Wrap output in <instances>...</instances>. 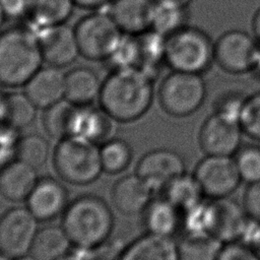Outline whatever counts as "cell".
Segmentation results:
<instances>
[{"instance_id":"6da1fadb","label":"cell","mask_w":260,"mask_h":260,"mask_svg":"<svg viewBox=\"0 0 260 260\" xmlns=\"http://www.w3.org/2000/svg\"><path fill=\"white\" fill-rule=\"evenodd\" d=\"M153 78L140 67L113 69L102 83L99 102L113 120L132 122L141 118L153 100Z\"/></svg>"},{"instance_id":"7a4b0ae2","label":"cell","mask_w":260,"mask_h":260,"mask_svg":"<svg viewBox=\"0 0 260 260\" xmlns=\"http://www.w3.org/2000/svg\"><path fill=\"white\" fill-rule=\"evenodd\" d=\"M38 34L24 26H11L0 31V84L19 87L42 67Z\"/></svg>"},{"instance_id":"3957f363","label":"cell","mask_w":260,"mask_h":260,"mask_svg":"<svg viewBox=\"0 0 260 260\" xmlns=\"http://www.w3.org/2000/svg\"><path fill=\"white\" fill-rule=\"evenodd\" d=\"M61 225L72 245L92 249L105 243L110 237L114 226V215L102 198L83 195L67 205Z\"/></svg>"},{"instance_id":"277c9868","label":"cell","mask_w":260,"mask_h":260,"mask_svg":"<svg viewBox=\"0 0 260 260\" xmlns=\"http://www.w3.org/2000/svg\"><path fill=\"white\" fill-rule=\"evenodd\" d=\"M214 62V43L202 29L184 25L166 37L165 64L171 70L203 74Z\"/></svg>"},{"instance_id":"5b68a950","label":"cell","mask_w":260,"mask_h":260,"mask_svg":"<svg viewBox=\"0 0 260 260\" xmlns=\"http://www.w3.org/2000/svg\"><path fill=\"white\" fill-rule=\"evenodd\" d=\"M53 162L60 178L73 185L90 184L104 171L98 143L79 136L60 139Z\"/></svg>"},{"instance_id":"8992f818","label":"cell","mask_w":260,"mask_h":260,"mask_svg":"<svg viewBox=\"0 0 260 260\" xmlns=\"http://www.w3.org/2000/svg\"><path fill=\"white\" fill-rule=\"evenodd\" d=\"M80 56L90 61H107L124 34L109 12H91L74 26Z\"/></svg>"},{"instance_id":"52a82bcc","label":"cell","mask_w":260,"mask_h":260,"mask_svg":"<svg viewBox=\"0 0 260 260\" xmlns=\"http://www.w3.org/2000/svg\"><path fill=\"white\" fill-rule=\"evenodd\" d=\"M206 98L202 74L172 70L164 77L158 88L162 110L173 117H187L195 113Z\"/></svg>"},{"instance_id":"ba28073f","label":"cell","mask_w":260,"mask_h":260,"mask_svg":"<svg viewBox=\"0 0 260 260\" xmlns=\"http://www.w3.org/2000/svg\"><path fill=\"white\" fill-rule=\"evenodd\" d=\"M38 231V219L27 207L6 210L0 216V253L21 259L29 253Z\"/></svg>"},{"instance_id":"9c48e42d","label":"cell","mask_w":260,"mask_h":260,"mask_svg":"<svg viewBox=\"0 0 260 260\" xmlns=\"http://www.w3.org/2000/svg\"><path fill=\"white\" fill-rule=\"evenodd\" d=\"M193 175L208 199L229 197L242 182L234 156L206 155L197 164Z\"/></svg>"},{"instance_id":"30bf717a","label":"cell","mask_w":260,"mask_h":260,"mask_svg":"<svg viewBox=\"0 0 260 260\" xmlns=\"http://www.w3.org/2000/svg\"><path fill=\"white\" fill-rule=\"evenodd\" d=\"M251 221L243 204L229 197L207 201V233L222 244L242 241Z\"/></svg>"},{"instance_id":"8fae6325","label":"cell","mask_w":260,"mask_h":260,"mask_svg":"<svg viewBox=\"0 0 260 260\" xmlns=\"http://www.w3.org/2000/svg\"><path fill=\"white\" fill-rule=\"evenodd\" d=\"M257 46L254 36L241 29L228 30L214 42V62L232 74L251 72Z\"/></svg>"},{"instance_id":"7c38bea8","label":"cell","mask_w":260,"mask_h":260,"mask_svg":"<svg viewBox=\"0 0 260 260\" xmlns=\"http://www.w3.org/2000/svg\"><path fill=\"white\" fill-rule=\"evenodd\" d=\"M243 133L239 120L213 113L202 124L198 141L206 155L234 156L242 146Z\"/></svg>"},{"instance_id":"4fadbf2b","label":"cell","mask_w":260,"mask_h":260,"mask_svg":"<svg viewBox=\"0 0 260 260\" xmlns=\"http://www.w3.org/2000/svg\"><path fill=\"white\" fill-rule=\"evenodd\" d=\"M185 173L183 156L169 148H156L146 152L136 167V174L153 191H162L173 180Z\"/></svg>"},{"instance_id":"5bb4252c","label":"cell","mask_w":260,"mask_h":260,"mask_svg":"<svg viewBox=\"0 0 260 260\" xmlns=\"http://www.w3.org/2000/svg\"><path fill=\"white\" fill-rule=\"evenodd\" d=\"M37 34L44 62L50 66L66 67L80 55L74 27L66 23L43 28Z\"/></svg>"},{"instance_id":"9a60e30c","label":"cell","mask_w":260,"mask_h":260,"mask_svg":"<svg viewBox=\"0 0 260 260\" xmlns=\"http://www.w3.org/2000/svg\"><path fill=\"white\" fill-rule=\"evenodd\" d=\"M68 205L65 187L52 178L38 181L26 198V207L38 220H50L64 212Z\"/></svg>"},{"instance_id":"2e32d148","label":"cell","mask_w":260,"mask_h":260,"mask_svg":"<svg viewBox=\"0 0 260 260\" xmlns=\"http://www.w3.org/2000/svg\"><path fill=\"white\" fill-rule=\"evenodd\" d=\"M154 0H113L109 13L124 35L139 36L151 28Z\"/></svg>"},{"instance_id":"e0dca14e","label":"cell","mask_w":260,"mask_h":260,"mask_svg":"<svg viewBox=\"0 0 260 260\" xmlns=\"http://www.w3.org/2000/svg\"><path fill=\"white\" fill-rule=\"evenodd\" d=\"M24 92L38 108L46 109L65 99V73L54 66L41 67L24 84Z\"/></svg>"},{"instance_id":"ac0fdd59","label":"cell","mask_w":260,"mask_h":260,"mask_svg":"<svg viewBox=\"0 0 260 260\" xmlns=\"http://www.w3.org/2000/svg\"><path fill=\"white\" fill-rule=\"evenodd\" d=\"M119 260H181V255L173 237L147 233L133 241Z\"/></svg>"},{"instance_id":"d6986e66","label":"cell","mask_w":260,"mask_h":260,"mask_svg":"<svg viewBox=\"0 0 260 260\" xmlns=\"http://www.w3.org/2000/svg\"><path fill=\"white\" fill-rule=\"evenodd\" d=\"M38 181L35 168L19 159L11 160L0 169V194L10 201L26 200Z\"/></svg>"},{"instance_id":"ffe728a7","label":"cell","mask_w":260,"mask_h":260,"mask_svg":"<svg viewBox=\"0 0 260 260\" xmlns=\"http://www.w3.org/2000/svg\"><path fill=\"white\" fill-rule=\"evenodd\" d=\"M152 189L137 174L119 179L112 190L115 207L124 214H135L147 207Z\"/></svg>"},{"instance_id":"44dd1931","label":"cell","mask_w":260,"mask_h":260,"mask_svg":"<svg viewBox=\"0 0 260 260\" xmlns=\"http://www.w3.org/2000/svg\"><path fill=\"white\" fill-rule=\"evenodd\" d=\"M102 83L93 69L73 67L65 73V99L77 106L90 105L99 99Z\"/></svg>"},{"instance_id":"7402d4cb","label":"cell","mask_w":260,"mask_h":260,"mask_svg":"<svg viewBox=\"0 0 260 260\" xmlns=\"http://www.w3.org/2000/svg\"><path fill=\"white\" fill-rule=\"evenodd\" d=\"M183 213L164 196L151 200L144 209L147 233L173 237L182 230Z\"/></svg>"},{"instance_id":"603a6c76","label":"cell","mask_w":260,"mask_h":260,"mask_svg":"<svg viewBox=\"0 0 260 260\" xmlns=\"http://www.w3.org/2000/svg\"><path fill=\"white\" fill-rule=\"evenodd\" d=\"M73 0H27L25 16L38 29L66 23L74 9Z\"/></svg>"},{"instance_id":"cb8c5ba5","label":"cell","mask_w":260,"mask_h":260,"mask_svg":"<svg viewBox=\"0 0 260 260\" xmlns=\"http://www.w3.org/2000/svg\"><path fill=\"white\" fill-rule=\"evenodd\" d=\"M71 245L62 225H49L38 231L29 254L32 260H60Z\"/></svg>"},{"instance_id":"d4e9b609","label":"cell","mask_w":260,"mask_h":260,"mask_svg":"<svg viewBox=\"0 0 260 260\" xmlns=\"http://www.w3.org/2000/svg\"><path fill=\"white\" fill-rule=\"evenodd\" d=\"M112 119L104 111L87 106H78L71 136H79L95 143L106 139L111 131Z\"/></svg>"},{"instance_id":"484cf974","label":"cell","mask_w":260,"mask_h":260,"mask_svg":"<svg viewBox=\"0 0 260 260\" xmlns=\"http://www.w3.org/2000/svg\"><path fill=\"white\" fill-rule=\"evenodd\" d=\"M162 192L164 197L182 213L197 206L206 198L194 175H188L187 173L173 180Z\"/></svg>"},{"instance_id":"4316f807","label":"cell","mask_w":260,"mask_h":260,"mask_svg":"<svg viewBox=\"0 0 260 260\" xmlns=\"http://www.w3.org/2000/svg\"><path fill=\"white\" fill-rule=\"evenodd\" d=\"M77 107V105L63 99L46 108L43 115V125L48 135L58 139L71 136Z\"/></svg>"},{"instance_id":"83f0119b","label":"cell","mask_w":260,"mask_h":260,"mask_svg":"<svg viewBox=\"0 0 260 260\" xmlns=\"http://www.w3.org/2000/svg\"><path fill=\"white\" fill-rule=\"evenodd\" d=\"M186 20L187 7L170 1L154 0L150 29L168 37L186 25Z\"/></svg>"},{"instance_id":"f1b7e54d","label":"cell","mask_w":260,"mask_h":260,"mask_svg":"<svg viewBox=\"0 0 260 260\" xmlns=\"http://www.w3.org/2000/svg\"><path fill=\"white\" fill-rule=\"evenodd\" d=\"M178 245L181 260H215L223 244L209 234H189Z\"/></svg>"},{"instance_id":"f546056e","label":"cell","mask_w":260,"mask_h":260,"mask_svg":"<svg viewBox=\"0 0 260 260\" xmlns=\"http://www.w3.org/2000/svg\"><path fill=\"white\" fill-rule=\"evenodd\" d=\"M6 124L13 129H21L30 125L37 114V106L25 92L5 94Z\"/></svg>"},{"instance_id":"4dcf8cb0","label":"cell","mask_w":260,"mask_h":260,"mask_svg":"<svg viewBox=\"0 0 260 260\" xmlns=\"http://www.w3.org/2000/svg\"><path fill=\"white\" fill-rule=\"evenodd\" d=\"M103 170L109 174L123 172L132 160L131 146L122 139L107 140L101 147Z\"/></svg>"},{"instance_id":"1f68e13d","label":"cell","mask_w":260,"mask_h":260,"mask_svg":"<svg viewBox=\"0 0 260 260\" xmlns=\"http://www.w3.org/2000/svg\"><path fill=\"white\" fill-rule=\"evenodd\" d=\"M50 153L49 142L43 136L31 133L18 139L16 145L17 159L37 169L42 167L48 159Z\"/></svg>"},{"instance_id":"d6a6232c","label":"cell","mask_w":260,"mask_h":260,"mask_svg":"<svg viewBox=\"0 0 260 260\" xmlns=\"http://www.w3.org/2000/svg\"><path fill=\"white\" fill-rule=\"evenodd\" d=\"M242 182H260V145L246 144L234 155Z\"/></svg>"},{"instance_id":"836d02e7","label":"cell","mask_w":260,"mask_h":260,"mask_svg":"<svg viewBox=\"0 0 260 260\" xmlns=\"http://www.w3.org/2000/svg\"><path fill=\"white\" fill-rule=\"evenodd\" d=\"M107 61L113 69L138 67L140 62V50L137 37L124 35Z\"/></svg>"},{"instance_id":"e575fe53","label":"cell","mask_w":260,"mask_h":260,"mask_svg":"<svg viewBox=\"0 0 260 260\" xmlns=\"http://www.w3.org/2000/svg\"><path fill=\"white\" fill-rule=\"evenodd\" d=\"M244 134L260 141V91L246 98L240 115Z\"/></svg>"},{"instance_id":"d590c367","label":"cell","mask_w":260,"mask_h":260,"mask_svg":"<svg viewBox=\"0 0 260 260\" xmlns=\"http://www.w3.org/2000/svg\"><path fill=\"white\" fill-rule=\"evenodd\" d=\"M215 260H260L258 255L243 241L225 243Z\"/></svg>"},{"instance_id":"8d00e7d4","label":"cell","mask_w":260,"mask_h":260,"mask_svg":"<svg viewBox=\"0 0 260 260\" xmlns=\"http://www.w3.org/2000/svg\"><path fill=\"white\" fill-rule=\"evenodd\" d=\"M245 99V96L238 93H229L223 95L215 103L214 113H218L240 121V115Z\"/></svg>"},{"instance_id":"74e56055","label":"cell","mask_w":260,"mask_h":260,"mask_svg":"<svg viewBox=\"0 0 260 260\" xmlns=\"http://www.w3.org/2000/svg\"><path fill=\"white\" fill-rule=\"evenodd\" d=\"M243 206L249 218L260 223V182L248 184L244 193Z\"/></svg>"},{"instance_id":"f35d334b","label":"cell","mask_w":260,"mask_h":260,"mask_svg":"<svg viewBox=\"0 0 260 260\" xmlns=\"http://www.w3.org/2000/svg\"><path fill=\"white\" fill-rule=\"evenodd\" d=\"M0 6L6 17L18 18L26 14L27 0H0Z\"/></svg>"},{"instance_id":"ab89813d","label":"cell","mask_w":260,"mask_h":260,"mask_svg":"<svg viewBox=\"0 0 260 260\" xmlns=\"http://www.w3.org/2000/svg\"><path fill=\"white\" fill-rule=\"evenodd\" d=\"M246 243L260 258V223L251 221V224L242 240Z\"/></svg>"},{"instance_id":"60d3db41","label":"cell","mask_w":260,"mask_h":260,"mask_svg":"<svg viewBox=\"0 0 260 260\" xmlns=\"http://www.w3.org/2000/svg\"><path fill=\"white\" fill-rule=\"evenodd\" d=\"M113 0H73L76 6L84 9H98L107 4H111Z\"/></svg>"},{"instance_id":"b9f144b4","label":"cell","mask_w":260,"mask_h":260,"mask_svg":"<svg viewBox=\"0 0 260 260\" xmlns=\"http://www.w3.org/2000/svg\"><path fill=\"white\" fill-rule=\"evenodd\" d=\"M252 29L255 39L260 43V8L255 12L252 19Z\"/></svg>"},{"instance_id":"7bdbcfd3","label":"cell","mask_w":260,"mask_h":260,"mask_svg":"<svg viewBox=\"0 0 260 260\" xmlns=\"http://www.w3.org/2000/svg\"><path fill=\"white\" fill-rule=\"evenodd\" d=\"M252 73H254L257 77L260 78V43L258 42V46L254 55L253 60V67H252Z\"/></svg>"},{"instance_id":"ee69618b","label":"cell","mask_w":260,"mask_h":260,"mask_svg":"<svg viewBox=\"0 0 260 260\" xmlns=\"http://www.w3.org/2000/svg\"><path fill=\"white\" fill-rule=\"evenodd\" d=\"M6 124V101L5 94L0 92V127Z\"/></svg>"},{"instance_id":"f6af8a7d","label":"cell","mask_w":260,"mask_h":260,"mask_svg":"<svg viewBox=\"0 0 260 260\" xmlns=\"http://www.w3.org/2000/svg\"><path fill=\"white\" fill-rule=\"evenodd\" d=\"M165 1H170V2L176 3L178 5H181L183 7H188L193 0H165Z\"/></svg>"},{"instance_id":"bcb514c9","label":"cell","mask_w":260,"mask_h":260,"mask_svg":"<svg viewBox=\"0 0 260 260\" xmlns=\"http://www.w3.org/2000/svg\"><path fill=\"white\" fill-rule=\"evenodd\" d=\"M6 18L1 6H0V31H1V28H2V25H3V22H4V19Z\"/></svg>"}]
</instances>
